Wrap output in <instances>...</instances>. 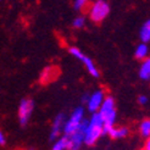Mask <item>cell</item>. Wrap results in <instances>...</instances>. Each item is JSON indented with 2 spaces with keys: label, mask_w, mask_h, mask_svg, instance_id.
Returning <instances> with one entry per match:
<instances>
[{
  "label": "cell",
  "mask_w": 150,
  "mask_h": 150,
  "mask_svg": "<svg viewBox=\"0 0 150 150\" xmlns=\"http://www.w3.org/2000/svg\"><path fill=\"white\" fill-rule=\"evenodd\" d=\"M139 35H140L142 42H144V43L150 42V20H148L142 26Z\"/></svg>",
  "instance_id": "4fadbf2b"
},
{
  "label": "cell",
  "mask_w": 150,
  "mask_h": 150,
  "mask_svg": "<svg viewBox=\"0 0 150 150\" xmlns=\"http://www.w3.org/2000/svg\"><path fill=\"white\" fill-rule=\"evenodd\" d=\"M81 61L84 64L87 71L91 73L93 77H99V71H98V69H96V66L94 65V62L92 61V59H89L86 55H83V57L81 59Z\"/></svg>",
  "instance_id": "7c38bea8"
},
{
  "label": "cell",
  "mask_w": 150,
  "mask_h": 150,
  "mask_svg": "<svg viewBox=\"0 0 150 150\" xmlns=\"http://www.w3.org/2000/svg\"><path fill=\"white\" fill-rule=\"evenodd\" d=\"M34 110V101L29 98H25L22 99L20 105H18V111H17V116H18V122L22 127H25L33 114Z\"/></svg>",
  "instance_id": "5b68a950"
},
{
  "label": "cell",
  "mask_w": 150,
  "mask_h": 150,
  "mask_svg": "<svg viewBox=\"0 0 150 150\" xmlns=\"http://www.w3.org/2000/svg\"><path fill=\"white\" fill-rule=\"evenodd\" d=\"M104 133L103 131V120L98 112H94L92 118L88 121L84 132V144L93 145Z\"/></svg>",
  "instance_id": "7a4b0ae2"
},
{
  "label": "cell",
  "mask_w": 150,
  "mask_h": 150,
  "mask_svg": "<svg viewBox=\"0 0 150 150\" xmlns=\"http://www.w3.org/2000/svg\"><path fill=\"white\" fill-rule=\"evenodd\" d=\"M110 12V6L104 0H98L93 4L89 11V17L94 22H101Z\"/></svg>",
  "instance_id": "8992f818"
},
{
  "label": "cell",
  "mask_w": 150,
  "mask_h": 150,
  "mask_svg": "<svg viewBox=\"0 0 150 150\" xmlns=\"http://www.w3.org/2000/svg\"><path fill=\"white\" fill-rule=\"evenodd\" d=\"M88 121L83 118L81 126L78 127V129H76L73 133H71L70 136H65L67 138V150H78L81 145L84 143V132L87 127Z\"/></svg>",
  "instance_id": "3957f363"
},
{
  "label": "cell",
  "mask_w": 150,
  "mask_h": 150,
  "mask_svg": "<svg viewBox=\"0 0 150 150\" xmlns=\"http://www.w3.org/2000/svg\"><path fill=\"white\" fill-rule=\"evenodd\" d=\"M144 61L142 62L140 69H139V77L143 81L150 79V57L143 59Z\"/></svg>",
  "instance_id": "30bf717a"
},
{
  "label": "cell",
  "mask_w": 150,
  "mask_h": 150,
  "mask_svg": "<svg viewBox=\"0 0 150 150\" xmlns=\"http://www.w3.org/2000/svg\"><path fill=\"white\" fill-rule=\"evenodd\" d=\"M138 101H139L140 105H145L148 103V98H146L145 95H140L139 98H138Z\"/></svg>",
  "instance_id": "ffe728a7"
},
{
  "label": "cell",
  "mask_w": 150,
  "mask_h": 150,
  "mask_svg": "<svg viewBox=\"0 0 150 150\" xmlns=\"http://www.w3.org/2000/svg\"><path fill=\"white\" fill-rule=\"evenodd\" d=\"M88 98H89V95H87V94H84V95H83V101H86V103H87V100H88Z\"/></svg>",
  "instance_id": "7402d4cb"
},
{
  "label": "cell",
  "mask_w": 150,
  "mask_h": 150,
  "mask_svg": "<svg viewBox=\"0 0 150 150\" xmlns=\"http://www.w3.org/2000/svg\"><path fill=\"white\" fill-rule=\"evenodd\" d=\"M84 118V111L82 108H77L72 112V115L69 117V120L65 121V125H64V133L65 136H70L71 133H73L76 129H78V127L81 126L82 121Z\"/></svg>",
  "instance_id": "277c9868"
},
{
  "label": "cell",
  "mask_w": 150,
  "mask_h": 150,
  "mask_svg": "<svg viewBox=\"0 0 150 150\" xmlns=\"http://www.w3.org/2000/svg\"><path fill=\"white\" fill-rule=\"evenodd\" d=\"M108 134L114 139H120V138H125L128 134V129L126 127H111Z\"/></svg>",
  "instance_id": "8fae6325"
},
{
  "label": "cell",
  "mask_w": 150,
  "mask_h": 150,
  "mask_svg": "<svg viewBox=\"0 0 150 150\" xmlns=\"http://www.w3.org/2000/svg\"><path fill=\"white\" fill-rule=\"evenodd\" d=\"M73 27L74 28H82L84 26V17H82V16H79V17H76L74 18V21H73Z\"/></svg>",
  "instance_id": "e0dca14e"
},
{
  "label": "cell",
  "mask_w": 150,
  "mask_h": 150,
  "mask_svg": "<svg viewBox=\"0 0 150 150\" xmlns=\"http://www.w3.org/2000/svg\"><path fill=\"white\" fill-rule=\"evenodd\" d=\"M140 134L144 138H149L150 137V118H145L143 122L140 123Z\"/></svg>",
  "instance_id": "9a60e30c"
},
{
  "label": "cell",
  "mask_w": 150,
  "mask_h": 150,
  "mask_svg": "<svg viewBox=\"0 0 150 150\" xmlns=\"http://www.w3.org/2000/svg\"><path fill=\"white\" fill-rule=\"evenodd\" d=\"M148 52H149V49H148V45L145 43H142L137 47L136 49V52H134V55H136L137 59L139 60H143L148 56Z\"/></svg>",
  "instance_id": "5bb4252c"
},
{
  "label": "cell",
  "mask_w": 150,
  "mask_h": 150,
  "mask_svg": "<svg viewBox=\"0 0 150 150\" xmlns=\"http://www.w3.org/2000/svg\"><path fill=\"white\" fill-rule=\"evenodd\" d=\"M65 121H66V118H65L64 114H59L55 117L54 122H52V126H51V131H50V139L51 140H55L60 136V133H61V131L64 129Z\"/></svg>",
  "instance_id": "ba28073f"
},
{
  "label": "cell",
  "mask_w": 150,
  "mask_h": 150,
  "mask_svg": "<svg viewBox=\"0 0 150 150\" xmlns=\"http://www.w3.org/2000/svg\"><path fill=\"white\" fill-rule=\"evenodd\" d=\"M88 0H74V9L76 10H82L86 6Z\"/></svg>",
  "instance_id": "ac0fdd59"
},
{
  "label": "cell",
  "mask_w": 150,
  "mask_h": 150,
  "mask_svg": "<svg viewBox=\"0 0 150 150\" xmlns=\"http://www.w3.org/2000/svg\"><path fill=\"white\" fill-rule=\"evenodd\" d=\"M98 111H99L98 114L103 120V131L104 133H108L111 127H114L116 120V108L114 99L110 98V96L105 98Z\"/></svg>",
  "instance_id": "6da1fadb"
},
{
  "label": "cell",
  "mask_w": 150,
  "mask_h": 150,
  "mask_svg": "<svg viewBox=\"0 0 150 150\" xmlns=\"http://www.w3.org/2000/svg\"><path fill=\"white\" fill-rule=\"evenodd\" d=\"M5 144H6V137H5L4 132L0 129V146H4Z\"/></svg>",
  "instance_id": "d6986e66"
},
{
  "label": "cell",
  "mask_w": 150,
  "mask_h": 150,
  "mask_svg": "<svg viewBox=\"0 0 150 150\" xmlns=\"http://www.w3.org/2000/svg\"><path fill=\"white\" fill-rule=\"evenodd\" d=\"M104 99H105V96H104L103 91H96L93 94H91V95H89V98H88V100H87L88 110L91 112H93V114H94V112H96L100 109Z\"/></svg>",
  "instance_id": "52a82bcc"
},
{
  "label": "cell",
  "mask_w": 150,
  "mask_h": 150,
  "mask_svg": "<svg viewBox=\"0 0 150 150\" xmlns=\"http://www.w3.org/2000/svg\"><path fill=\"white\" fill-rule=\"evenodd\" d=\"M144 150H150V137H149V139L146 140L145 146H144Z\"/></svg>",
  "instance_id": "44dd1931"
},
{
  "label": "cell",
  "mask_w": 150,
  "mask_h": 150,
  "mask_svg": "<svg viewBox=\"0 0 150 150\" xmlns=\"http://www.w3.org/2000/svg\"><path fill=\"white\" fill-rule=\"evenodd\" d=\"M51 150H67V138L62 137L57 139L54 143V145H52Z\"/></svg>",
  "instance_id": "2e32d148"
},
{
  "label": "cell",
  "mask_w": 150,
  "mask_h": 150,
  "mask_svg": "<svg viewBox=\"0 0 150 150\" xmlns=\"http://www.w3.org/2000/svg\"><path fill=\"white\" fill-rule=\"evenodd\" d=\"M57 76V69L55 66H48L43 70L40 73V82L42 83H49V82L54 81Z\"/></svg>",
  "instance_id": "9c48e42d"
}]
</instances>
